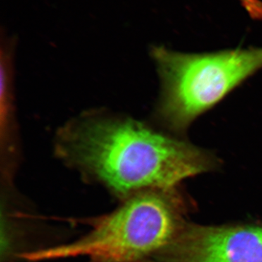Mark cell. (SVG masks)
Instances as JSON below:
<instances>
[{"mask_svg": "<svg viewBox=\"0 0 262 262\" xmlns=\"http://www.w3.org/2000/svg\"><path fill=\"white\" fill-rule=\"evenodd\" d=\"M65 147L75 165L122 200L148 189H173L218 165L209 151L130 120L82 122Z\"/></svg>", "mask_w": 262, "mask_h": 262, "instance_id": "cell-1", "label": "cell"}, {"mask_svg": "<svg viewBox=\"0 0 262 262\" xmlns=\"http://www.w3.org/2000/svg\"><path fill=\"white\" fill-rule=\"evenodd\" d=\"M175 188L148 189L125 199L70 244L20 254L29 261L82 257L89 262H148L173 241L184 221Z\"/></svg>", "mask_w": 262, "mask_h": 262, "instance_id": "cell-2", "label": "cell"}, {"mask_svg": "<svg viewBox=\"0 0 262 262\" xmlns=\"http://www.w3.org/2000/svg\"><path fill=\"white\" fill-rule=\"evenodd\" d=\"M151 55L162 82L157 117L178 134L262 68V48L190 54L156 47Z\"/></svg>", "mask_w": 262, "mask_h": 262, "instance_id": "cell-3", "label": "cell"}, {"mask_svg": "<svg viewBox=\"0 0 262 262\" xmlns=\"http://www.w3.org/2000/svg\"><path fill=\"white\" fill-rule=\"evenodd\" d=\"M148 262H262V226H201L184 222Z\"/></svg>", "mask_w": 262, "mask_h": 262, "instance_id": "cell-4", "label": "cell"}]
</instances>
